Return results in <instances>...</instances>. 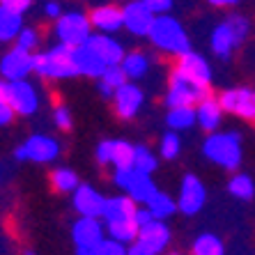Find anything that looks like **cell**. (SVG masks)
Segmentation results:
<instances>
[{
  "label": "cell",
  "mask_w": 255,
  "mask_h": 255,
  "mask_svg": "<svg viewBox=\"0 0 255 255\" xmlns=\"http://www.w3.org/2000/svg\"><path fill=\"white\" fill-rule=\"evenodd\" d=\"M0 101L9 104V81L5 78H0Z\"/></svg>",
  "instance_id": "47"
},
{
  "label": "cell",
  "mask_w": 255,
  "mask_h": 255,
  "mask_svg": "<svg viewBox=\"0 0 255 255\" xmlns=\"http://www.w3.org/2000/svg\"><path fill=\"white\" fill-rule=\"evenodd\" d=\"M88 46L99 55L108 67H115L122 62V58L127 55V51L122 48V44L111 35H104V32H92V37L88 39Z\"/></svg>",
  "instance_id": "17"
},
{
  "label": "cell",
  "mask_w": 255,
  "mask_h": 255,
  "mask_svg": "<svg viewBox=\"0 0 255 255\" xmlns=\"http://www.w3.org/2000/svg\"><path fill=\"white\" fill-rule=\"evenodd\" d=\"M142 2H145V7H147L154 16L168 14L172 9V0H142Z\"/></svg>",
  "instance_id": "41"
},
{
  "label": "cell",
  "mask_w": 255,
  "mask_h": 255,
  "mask_svg": "<svg viewBox=\"0 0 255 255\" xmlns=\"http://www.w3.org/2000/svg\"><path fill=\"white\" fill-rule=\"evenodd\" d=\"M147 39L152 42V46H154L156 51L170 53V55H175V58H182L184 53L191 51V42H189L186 30L182 28V23H179L175 16H170V14H161V16L154 18Z\"/></svg>",
  "instance_id": "1"
},
{
  "label": "cell",
  "mask_w": 255,
  "mask_h": 255,
  "mask_svg": "<svg viewBox=\"0 0 255 255\" xmlns=\"http://www.w3.org/2000/svg\"><path fill=\"white\" fill-rule=\"evenodd\" d=\"M145 207L152 212V216H154L156 221H168L172 214L179 209L177 207V200H172L168 193H161V191L147 202V205H145Z\"/></svg>",
  "instance_id": "29"
},
{
  "label": "cell",
  "mask_w": 255,
  "mask_h": 255,
  "mask_svg": "<svg viewBox=\"0 0 255 255\" xmlns=\"http://www.w3.org/2000/svg\"><path fill=\"white\" fill-rule=\"evenodd\" d=\"M97 255H127V246L115 239H104L97 246Z\"/></svg>",
  "instance_id": "39"
},
{
  "label": "cell",
  "mask_w": 255,
  "mask_h": 255,
  "mask_svg": "<svg viewBox=\"0 0 255 255\" xmlns=\"http://www.w3.org/2000/svg\"><path fill=\"white\" fill-rule=\"evenodd\" d=\"M207 2L214 7H230V5H237L239 0H207Z\"/></svg>",
  "instance_id": "49"
},
{
  "label": "cell",
  "mask_w": 255,
  "mask_h": 255,
  "mask_svg": "<svg viewBox=\"0 0 255 255\" xmlns=\"http://www.w3.org/2000/svg\"><path fill=\"white\" fill-rule=\"evenodd\" d=\"M177 69H182L186 76L196 78V81H200L205 85L212 83V65L207 62L205 55L196 53V51H189L182 58H177Z\"/></svg>",
  "instance_id": "20"
},
{
  "label": "cell",
  "mask_w": 255,
  "mask_h": 255,
  "mask_svg": "<svg viewBox=\"0 0 255 255\" xmlns=\"http://www.w3.org/2000/svg\"><path fill=\"white\" fill-rule=\"evenodd\" d=\"M136 242H140L142 246H147L154 255H161L168 249V244H170V230H168L166 221H152L149 226L140 228Z\"/></svg>",
  "instance_id": "18"
},
{
  "label": "cell",
  "mask_w": 255,
  "mask_h": 255,
  "mask_svg": "<svg viewBox=\"0 0 255 255\" xmlns=\"http://www.w3.org/2000/svg\"><path fill=\"white\" fill-rule=\"evenodd\" d=\"M35 71V53L23 51V48H9L0 58V76L5 81H23Z\"/></svg>",
  "instance_id": "9"
},
{
  "label": "cell",
  "mask_w": 255,
  "mask_h": 255,
  "mask_svg": "<svg viewBox=\"0 0 255 255\" xmlns=\"http://www.w3.org/2000/svg\"><path fill=\"white\" fill-rule=\"evenodd\" d=\"M71 239H74V244H76V246L97 249V246L106 239V228H104V221L81 216V219L71 226Z\"/></svg>",
  "instance_id": "15"
},
{
  "label": "cell",
  "mask_w": 255,
  "mask_h": 255,
  "mask_svg": "<svg viewBox=\"0 0 255 255\" xmlns=\"http://www.w3.org/2000/svg\"><path fill=\"white\" fill-rule=\"evenodd\" d=\"M16 46L23 48V51H30V53H35V48L39 46V32H37L35 28H23L16 37Z\"/></svg>",
  "instance_id": "36"
},
{
  "label": "cell",
  "mask_w": 255,
  "mask_h": 255,
  "mask_svg": "<svg viewBox=\"0 0 255 255\" xmlns=\"http://www.w3.org/2000/svg\"><path fill=\"white\" fill-rule=\"evenodd\" d=\"M99 95L104 97V99H113V97H115V90L108 88L106 83H101V81H99Z\"/></svg>",
  "instance_id": "48"
},
{
  "label": "cell",
  "mask_w": 255,
  "mask_h": 255,
  "mask_svg": "<svg viewBox=\"0 0 255 255\" xmlns=\"http://www.w3.org/2000/svg\"><path fill=\"white\" fill-rule=\"evenodd\" d=\"M74 62H76L78 76H88V78H101L104 71L108 69L106 62H104L88 44L74 48Z\"/></svg>",
  "instance_id": "19"
},
{
  "label": "cell",
  "mask_w": 255,
  "mask_h": 255,
  "mask_svg": "<svg viewBox=\"0 0 255 255\" xmlns=\"http://www.w3.org/2000/svg\"><path fill=\"white\" fill-rule=\"evenodd\" d=\"M127 255H154V253H152L147 246H142L140 242H133L127 246Z\"/></svg>",
  "instance_id": "46"
},
{
  "label": "cell",
  "mask_w": 255,
  "mask_h": 255,
  "mask_svg": "<svg viewBox=\"0 0 255 255\" xmlns=\"http://www.w3.org/2000/svg\"><path fill=\"white\" fill-rule=\"evenodd\" d=\"M136 168L129 166V168H115L113 170V184L118 186V189L127 191L131 186V182H133V177H136Z\"/></svg>",
  "instance_id": "37"
},
{
  "label": "cell",
  "mask_w": 255,
  "mask_h": 255,
  "mask_svg": "<svg viewBox=\"0 0 255 255\" xmlns=\"http://www.w3.org/2000/svg\"><path fill=\"white\" fill-rule=\"evenodd\" d=\"M133 221L138 223V228H145V226H149L152 221H156L154 216H152V212H149L147 207H138L136 209V216H133Z\"/></svg>",
  "instance_id": "42"
},
{
  "label": "cell",
  "mask_w": 255,
  "mask_h": 255,
  "mask_svg": "<svg viewBox=\"0 0 255 255\" xmlns=\"http://www.w3.org/2000/svg\"><path fill=\"white\" fill-rule=\"evenodd\" d=\"M92 23H90V14L83 12H65L60 18H55L53 25V35L58 37V44L65 46H83L88 44V39L92 37Z\"/></svg>",
  "instance_id": "6"
},
{
  "label": "cell",
  "mask_w": 255,
  "mask_h": 255,
  "mask_svg": "<svg viewBox=\"0 0 255 255\" xmlns=\"http://www.w3.org/2000/svg\"><path fill=\"white\" fill-rule=\"evenodd\" d=\"M179 152H182V140H179L177 131H168V133H163L159 140V156L166 161H172L177 159Z\"/></svg>",
  "instance_id": "33"
},
{
  "label": "cell",
  "mask_w": 255,
  "mask_h": 255,
  "mask_svg": "<svg viewBox=\"0 0 255 255\" xmlns=\"http://www.w3.org/2000/svg\"><path fill=\"white\" fill-rule=\"evenodd\" d=\"M35 74L46 81L78 76L76 62H74V48L65 44H55L42 53H35Z\"/></svg>",
  "instance_id": "3"
},
{
  "label": "cell",
  "mask_w": 255,
  "mask_h": 255,
  "mask_svg": "<svg viewBox=\"0 0 255 255\" xmlns=\"http://www.w3.org/2000/svg\"><path fill=\"white\" fill-rule=\"evenodd\" d=\"M156 193H159V189H156L152 175H142V172H136L131 186L127 189V196H129L133 202H138V205H147Z\"/></svg>",
  "instance_id": "24"
},
{
  "label": "cell",
  "mask_w": 255,
  "mask_h": 255,
  "mask_svg": "<svg viewBox=\"0 0 255 255\" xmlns=\"http://www.w3.org/2000/svg\"><path fill=\"white\" fill-rule=\"evenodd\" d=\"M249 30H251V23L246 16H239V14L228 16L226 21H221L212 30V39H209L212 51L219 58H230L232 51L237 46H242L244 39L249 37Z\"/></svg>",
  "instance_id": "5"
},
{
  "label": "cell",
  "mask_w": 255,
  "mask_h": 255,
  "mask_svg": "<svg viewBox=\"0 0 255 255\" xmlns=\"http://www.w3.org/2000/svg\"><path fill=\"white\" fill-rule=\"evenodd\" d=\"M108 237L115 239V242L125 244V246H129V244H133L138 239V232H140V228H138V223L133 219H127V221H115V223H108Z\"/></svg>",
  "instance_id": "27"
},
{
  "label": "cell",
  "mask_w": 255,
  "mask_h": 255,
  "mask_svg": "<svg viewBox=\"0 0 255 255\" xmlns=\"http://www.w3.org/2000/svg\"><path fill=\"white\" fill-rule=\"evenodd\" d=\"M205 200H207V189L200 182V177L196 175H184L182 177V184H179V196H177V207L182 214L186 216H193L205 207Z\"/></svg>",
  "instance_id": "10"
},
{
  "label": "cell",
  "mask_w": 255,
  "mask_h": 255,
  "mask_svg": "<svg viewBox=\"0 0 255 255\" xmlns=\"http://www.w3.org/2000/svg\"><path fill=\"white\" fill-rule=\"evenodd\" d=\"M90 23L97 32H104V35H115L118 30L125 28V14H122V7L118 5H99L90 12Z\"/></svg>",
  "instance_id": "16"
},
{
  "label": "cell",
  "mask_w": 255,
  "mask_h": 255,
  "mask_svg": "<svg viewBox=\"0 0 255 255\" xmlns=\"http://www.w3.org/2000/svg\"><path fill=\"white\" fill-rule=\"evenodd\" d=\"M202 154L223 170H237L242 163V138L235 131H214L202 142Z\"/></svg>",
  "instance_id": "2"
},
{
  "label": "cell",
  "mask_w": 255,
  "mask_h": 255,
  "mask_svg": "<svg viewBox=\"0 0 255 255\" xmlns=\"http://www.w3.org/2000/svg\"><path fill=\"white\" fill-rule=\"evenodd\" d=\"M14 108L9 106V104H5V101H0V127H7L9 122L14 120Z\"/></svg>",
  "instance_id": "44"
},
{
  "label": "cell",
  "mask_w": 255,
  "mask_h": 255,
  "mask_svg": "<svg viewBox=\"0 0 255 255\" xmlns=\"http://www.w3.org/2000/svg\"><path fill=\"white\" fill-rule=\"evenodd\" d=\"M219 101L226 113H232V115H237V118L255 125V90L230 88V90H226V92H221Z\"/></svg>",
  "instance_id": "8"
},
{
  "label": "cell",
  "mask_w": 255,
  "mask_h": 255,
  "mask_svg": "<svg viewBox=\"0 0 255 255\" xmlns=\"http://www.w3.org/2000/svg\"><path fill=\"white\" fill-rule=\"evenodd\" d=\"M133 152H136V145H131L127 140H113V166L115 168L133 166Z\"/></svg>",
  "instance_id": "34"
},
{
  "label": "cell",
  "mask_w": 255,
  "mask_h": 255,
  "mask_svg": "<svg viewBox=\"0 0 255 255\" xmlns=\"http://www.w3.org/2000/svg\"><path fill=\"white\" fill-rule=\"evenodd\" d=\"M101 83H106L108 88H113L115 92H118L122 85H127L129 83V78H127V74H125V69L120 65H115V67H108L106 71H104V76L99 78Z\"/></svg>",
  "instance_id": "35"
},
{
  "label": "cell",
  "mask_w": 255,
  "mask_h": 255,
  "mask_svg": "<svg viewBox=\"0 0 255 255\" xmlns=\"http://www.w3.org/2000/svg\"><path fill=\"white\" fill-rule=\"evenodd\" d=\"M166 255H179V253H166Z\"/></svg>",
  "instance_id": "52"
},
{
  "label": "cell",
  "mask_w": 255,
  "mask_h": 255,
  "mask_svg": "<svg viewBox=\"0 0 255 255\" xmlns=\"http://www.w3.org/2000/svg\"><path fill=\"white\" fill-rule=\"evenodd\" d=\"M198 122L196 108L193 106H179V108H168L166 113V125L172 131H186Z\"/></svg>",
  "instance_id": "26"
},
{
  "label": "cell",
  "mask_w": 255,
  "mask_h": 255,
  "mask_svg": "<svg viewBox=\"0 0 255 255\" xmlns=\"http://www.w3.org/2000/svg\"><path fill=\"white\" fill-rule=\"evenodd\" d=\"M25 255H35V253H32V251H25Z\"/></svg>",
  "instance_id": "51"
},
{
  "label": "cell",
  "mask_w": 255,
  "mask_h": 255,
  "mask_svg": "<svg viewBox=\"0 0 255 255\" xmlns=\"http://www.w3.org/2000/svg\"><path fill=\"white\" fill-rule=\"evenodd\" d=\"M209 97V85L200 83L196 78L186 76L182 69H172L170 78H168V92H166V106L168 108H179V106H193L196 108L202 99Z\"/></svg>",
  "instance_id": "4"
},
{
  "label": "cell",
  "mask_w": 255,
  "mask_h": 255,
  "mask_svg": "<svg viewBox=\"0 0 255 255\" xmlns=\"http://www.w3.org/2000/svg\"><path fill=\"white\" fill-rule=\"evenodd\" d=\"M120 67L125 69V74H127V78H129V81H138V78L147 76L149 58L142 53V51H131V53H127L125 58H122Z\"/></svg>",
  "instance_id": "25"
},
{
  "label": "cell",
  "mask_w": 255,
  "mask_h": 255,
  "mask_svg": "<svg viewBox=\"0 0 255 255\" xmlns=\"http://www.w3.org/2000/svg\"><path fill=\"white\" fill-rule=\"evenodd\" d=\"M191 255H223V242L212 232H205L193 242Z\"/></svg>",
  "instance_id": "31"
},
{
  "label": "cell",
  "mask_w": 255,
  "mask_h": 255,
  "mask_svg": "<svg viewBox=\"0 0 255 255\" xmlns=\"http://www.w3.org/2000/svg\"><path fill=\"white\" fill-rule=\"evenodd\" d=\"M44 14H46V18H60L62 16V7L55 0H48L46 5H44Z\"/></svg>",
  "instance_id": "45"
},
{
  "label": "cell",
  "mask_w": 255,
  "mask_h": 255,
  "mask_svg": "<svg viewBox=\"0 0 255 255\" xmlns=\"http://www.w3.org/2000/svg\"><path fill=\"white\" fill-rule=\"evenodd\" d=\"M9 106L14 108L16 115H35L39 108V95L37 88L30 83L28 78L23 81H9Z\"/></svg>",
  "instance_id": "11"
},
{
  "label": "cell",
  "mask_w": 255,
  "mask_h": 255,
  "mask_svg": "<svg viewBox=\"0 0 255 255\" xmlns=\"http://www.w3.org/2000/svg\"><path fill=\"white\" fill-rule=\"evenodd\" d=\"M76 255H97V249H88V246H76Z\"/></svg>",
  "instance_id": "50"
},
{
  "label": "cell",
  "mask_w": 255,
  "mask_h": 255,
  "mask_svg": "<svg viewBox=\"0 0 255 255\" xmlns=\"http://www.w3.org/2000/svg\"><path fill=\"white\" fill-rule=\"evenodd\" d=\"M95 156L101 166H108L113 163V140H101L95 149Z\"/></svg>",
  "instance_id": "40"
},
{
  "label": "cell",
  "mask_w": 255,
  "mask_h": 255,
  "mask_svg": "<svg viewBox=\"0 0 255 255\" xmlns=\"http://www.w3.org/2000/svg\"><path fill=\"white\" fill-rule=\"evenodd\" d=\"M142 101H145V92H142V88H138L133 81H129V83L122 85L113 97L115 113H118L120 120H133L138 113H140Z\"/></svg>",
  "instance_id": "13"
},
{
  "label": "cell",
  "mask_w": 255,
  "mask_h": 255,
  "mask_svg": "<svg viewBox=\"0 0 255 255\" xmlns=\"http://www.w3.org/2000/svg\"><path fill=\"white\" fill-rule=\"evenodd\" d=\"M53 122H55V127L62 131L71 129V111L65 106V104H58V106L53 108Z\"/></svg>",
  "instance_id": "38"
},
{
  "label": "cell",
  "mask_w": 255,
  "mask_h": 255,
  "mask_svg": "<svg viewBox=\"0 0 255 255\" xmlns=\"http://www.w3.org/2000/svg\"><path fill=\"white\" fill-rule=\"evenodd\" d=\"M223 106H221L219 99H214V97H207V99H202L200 104L196 106V118H198V125H200V129L209 131V133H214V131L221 127V120H223Z\"/></svg>",
  "instance_id": "22"
},
{
  "label": "cell",
  "mask_w": 255,
  "mask_h": 255,
  "mask_svg": "<svg viewBox=\"0 0 255 255\" xmlns=\"http://www.w3.org/2000/svg\"><path fill=\"white\" fill-rule=\"evenodd\" d=\"M138 209V202H133L129 196H113L106 198V205H104V214H101V221L104 223H115V221H127L133 219Z\"/></svg>",
  "instance_id": "21"
},
{
  "label": "cell",
  "mask_w": 255,
  "mask_h": 255,
  "mask_svg": "<svg viewBox=\"0 0 255 255\" xmlns=\"http://www.w3.org/2000/svg\"><path fill=\"white\" fill-rule=\"evenodd\" d=\"M133 168L142 175H152V172L159 168V159L147 145H136V152H133Z\"/></svg>",
  "instance_id": "32"
},
{
  "label": "cell",
  "mask_w": 255,
  "mask_h": 255,
  "mask_svg": "<svg viewBox=\"0 0 255 255\" xmlns=\"http://www.w3.org/2000/svg\"><path fill=\"white\" fill-rule=\"evenodd\" d=\"M228 191H230L237 200L249 202L255 198V182L251 175H246V172H235L232 179L228 182Z\"/></svg>",
  "instance_id": "28"
},
{
  "label": "cell",
  "mask_w": 255,
  "mask_h": 255,
  "mask_svg": "<svg viewBox=\"0 0 255 255\" xmlns=\"http://www.w3.org/2000/svg\"><path fill=\"white\" fill-rule=\"evenodd\" d=\"M122 14H125V28L133 37H147L149 30H152V23H154V18H156L145 7L142 0H129L122 7Z\"/></svg>",
  "instance_id": "14"
},
{
  "label": "cell",
  "mask_w": 255,
  "mask_h": 255,
  "mask_svg": "<svg viewBox=\"0 0 255 255\" xmlns=\"http://www.w3.org/2000/svg\"><path fill=\"white\" fill-rule=\"evenodd\" d=\"M0 2H2V0H0Z\"/></svg>",
  "instance_id": "53"
},
{
  "label": "cell",
  "mask_w": 255,
  "mask_h": 255,
  "mask_svg": "<svg viewBox=\"0 0 255 255\" xmlns=\"http://www.w3.org/2000/svg\"><path fill=\"white\" fill-rule=\"evenodd\" d=\"M2 5H7L9 9H14L18 14H25L32 7V0H2Z\"/></svg>",
  "instance_id": "43"
},
{
  "label": "cell",
  "mask_w": 255,
  "mask_h": 255,
  "mask_svg": "<svg viewBox=\"0 0 255 255\" xmlns=\"http://www.w3.org/2000/svg\"><path fill=\"white\" fill-rule=\"evenodd\" d=\"M51 184H53V189L58 193H74L81 186V182H78L76 172L69 170V168H55L51 172Z\"/></svg>",
  "instance_id": "30"
},
{
  "label": "cell",
  "mask_w": 255,
  "mask_h": 255,
  "mask_svg": "<svg viewBox=\"0 0 255 255\" xmlns=\"http://www.w3.org/2000/svg\"><path fill=\"white\" fill-rule=\"evenodd\" d=\"M21 30H23V14L14 12L0 2V44L16 42Z\"/></svg>",
  "instance_id": "23"
},
{
  "label": "cell",
  "mask_w": 255,
  "mask_h": 255,
  "mask_svg": "<svg viewBox=\"0 0 255 255\" xmlns=\"http://www.w3.org/2000/svg\"><path fill=\"white\" fill-rule=\"evenodd\" d=\"M71 205H74V212H76L78 216L101 219V214H104V205H106V198L101 196L95 186L81 184L74 193H71Z\"/></svg>",
  "instance_id": "12"
},
{
  "label": "cell",
  "mask_w": 255,
  "mask_h": 255,
  "mask_svg": "<svg viewBox=\"0 0 255 255\" xmlns=\"http://www.w3.org/2000/svg\"><path fill=\"white\" fill-rule=\"evenodd\" d=\"M58 156H60V142L53 136H46V133H32L14 152L16 161H32V163H53Z\"/></svg>",
  "instance_id": "7"
}]
</instances>
